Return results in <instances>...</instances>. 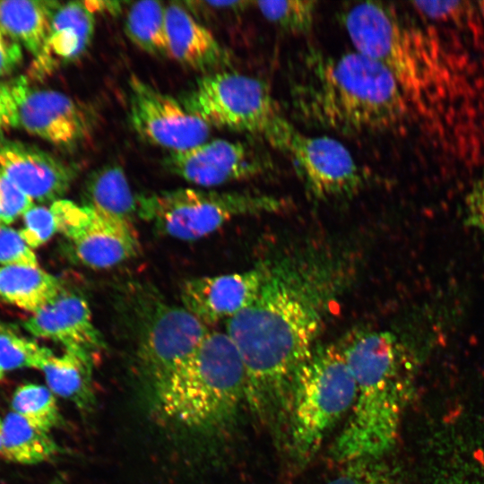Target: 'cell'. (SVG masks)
Segmentation results:
<instances>
[{
  "label": "cell",
  "mask_w": 484,
  "mask_h": 484,
  "mask_svg": "<svg viewBox=\"0 0 484 484\" xmlns=\"http://www.w3.org/2000/svg\"><path fill=\"white\" fill-rule=\"evenodd\" d=\"M309 287L295 271L270 268L254 301L227 321L246 370L245 400L263 419L286 415L294 378L315 347L321 314Z\"/></svg>",
  "instance_id": "obj_1"
},
{
  "label": "cell",
  "mask_w": 484,
  "mask_h": 484,
  "mask_svg": "<svg viewBox=\"0 0 484 484\" xmlns=\"http://www.w3.org/2000/svg\"><path fill=\"white\" fill-rule=\"evenodd\" d=\"M291 98L307 121L346 134L390 128L407 111L391 72L356 50L338 56L309 50L292 80Z\"/></svg>",
  "instance_id": "obj_2"
},
{
  "label": "cell",
  "mask_w": 484,
  "mask_h": 484,
  "mask_svg": "<svg viewBox=\"0 0 484 484\" xmlns=\"http://www.w3.org/2000/svg\"><path fill=\"white\" fill-rule=\"evenodd\" d=\"M339 345L354 376L356 396L331 453L347 463L376 459L398 436L410 352L389 331L352 332Z\"/></svg>",
  "instance_id": "obj_3"
},
{
  "label": "cell",
  "mask_w": 484,
  "mask_h": 484,
  "mask_svg": "<svg viewBox=\"0 0 484 484\" xmlns=\"http://www.w3.org/2000/svg\"><path fill=\"white\" fill-rule=\"evenodd\" d=\"M241 357L222 332H209L192 355L152 387L154 408L164 421L194 433L225 426L246 398Z\"/></svg>",
  "instance_id": "obj_4"
},
{
  "label": "cell",
  "mask_w": 484,
  "mask_h": 484,
  "mask_svg": "<svg viewBox=\"0 0 484 484\" xmlns=\"http://www.w3.org/2000/svg\"><path fill=\"white\" fill-rule=\"evenodd\" d=\"M355 396L354 376L340 345L315 346L294 378L286 411L290 447L298 459L318 450Z\"/></svg>",
  "instance_id": "obj_5"
},
{
  "label": "cell",
  "mask_w": 484,
  "mask_h": 484,
  "mask_svg": "<svg viewBox=\"0 0 484 484\" xmlns=\"http://www.w3.org/2000/svg\"><path fill=\"white\" fill-rule=\"evenodd\" d=\"M138 215L162 234L195 240L237 216L272 213L287 207L284 199L267 194L179 188L137 196Z\"/></svg>",
  "instance_id": "obj_6"
},
{
  "label": "cell",
  "mask_w": 484,
  "mask_h": 484,
  "mask_svg": "<svg viewBox=\"0 0 484 484\" xmlns=\"http://www.w3.org/2000/svg\"><path fill=\"white\" fill-rule=\"evenodd\" d=\"M179 100L211 128L260 135L269 143L287 121L262 81L233 72L203 74Z\"/></svg>",
  "instance_id": "obj_7"
},
{
  "label": "cell",
  "mask_w": 484,
  "mask_h": 484,
  "mask_svg": "<svg viewBox=\"0 0 484 484\" xmlns=\"http://www.w3.org/2000/svg\"><path fill=\"white\" fill-rule=\"evenodd\" d=\"M342 23L355 50L387 68L406 98L416 99L427 84V53L419 36L380 2L353 4Z\"/></svg>",
  "instance_id": "obj_8"
},
{
  "label": "cell",
  "mask_w": 484,
  "mask_h": 484,
  "mask_svg": "<svg viewBox=\"0 0 484 484\" xmlns=\"http://www.w3.org/2000/svg\"><path fill=\"white\" fill-rule=\"evenodd\" d=\"M271 145L291 159L307 189L317 199L348 197L364 184L362 169L336 139L306 135L288 121Z\"/></svg>",
  "instance_id": "obj_9"
},
{
  "label": "cell",
  "mask_w": 484,
  "mask_h": 484,
  "mask_svg": "<svg viewBox=\"0 0 484 484\" xmlns=\"http://www.w3.org/2000/svg\"><path fill=\"white\" fill-rule=\"evenodd\" d=\"M49 207L57 231L69 240L82 264L108 268L137 255L139 241L131 222L65 199Z\"/></svg>",
  "instance_id": "obj_10"
},
{
  "label": "cell",
  "mask_w": 484,
  "mask_h": 484,
  "mask_svg": "<svg viewBox=\"0 0 484 484\" xmlns=\"http://www.w3.org/2000/svg\"><path fill=\"white\" fill-rule=\"evenodd\" d=\"M147 308L139 331L137 355L153 387L192 355L210 330L185 307L157 301Z\"/></svg>",
  "instance_id": "obj_11"
},
{
  "label": "cell",
  "mask_w": 484,
  "mask_h": 484,
  "mask_svg": "<svg viewBox=\"0 0 484 484\" xmlns=\"http://www.w3.org/2000/svg\"><path fill=\"white\" fill-rule=\"evenodd\" d=\"M128 117L146 142L182 151L207 142L211 127L179 99L132 75L128 81Z\"/></svg>",
  "instance_id": "obj_12"
},
{
  "label": "cell",
  "mask_w": 484,
  "mask_h": 484,
  "mask_svg": "<svg viewBox=\"0 0 484 484\" xmlns=\"http://www.w3.org/2000/svg\"><path fill=\"white\" fill-rule=\"evenodd\" d=\"M19 127L55 145L73 148L89 139L93 115L83 104L53 90L36 89L20 77L10 83Z\"/></svg>",
  "instance_id": "obj_13"
},
{
  "label": "cell",
  "mask_w": 484,
  "mask_h": 484,
  "mask_svg": "<svg viewBox=\"0 0 484 484\" xmlns=\"http://www.w3.org/2000/svg\"><path fill=\"white\" fill-rule=\"evenodd\" d=\"M269 165L264 155L247 144L223 139L169 152L163 160V166L170 173L207 187L257 177Z\"/></svg>",
  "instance_id": "obj_14"
},
{
  "label": "cell",
  "mask_w": 484,
  "mask_h": 484,
  "mask_svg": "<svg viewBox=\"0 0 484 484\" xmlns=\"http://www.w3.org/2000/svg\"><path fill=\"white\" fill-rule=\"evenodd\" d=\"M0 169L33 201L62 199L79 169L53 154L17 140L0 138Z\"/></svg>",
  "instance_id": "obj_15"
},
{
  "label": "cell",
  "mask_w": 484,
  "mask_h": 484,
  "mask_svg": "<svg viewBox=\"0 0 484 484\" xmlns=\"http://www.w3.org/2000/svg\"><path fill=\"white\" fill-rule=\"evenodd\" d=\"M269 269L263 265L242 272L191 279L182 287L183 307L208 326L228 321L254 301Z\"/></svg>",
  "instance_id": "obj_16"
},
{
  "label": "cell",
  "mask_w": 484,
  "mask_h": 484,
  "mask_svg": "<svg viewBox=\"0 0 484 484\" xmlns=\"http://www.w3.org/2000/svg\"><path fill=\"white\" fill-rule=\"evenodd\" d=\"M22 325L31 335L60 342L65 349H78L91 354L104 347L86 299L64 290Z\"/></svg>",
  "instance_id": "obj_17"
},
{
  "label": "cell",
  "mask_w": 484,
  "mask_h": 484,
  "mask_svg": "<svg viewBox=\"0 0 484 484\" xmlns=\"http://www.w3.org/2000/svg\"><path fill=\"white\" fill-rule=\"evenodd\" d=\"M169 56L204 74L226 65V51L213 34L183 6H166Z\"/></svg>",
  "instance_id": "obj_18"
},
{
  "label": "cell",
  "mask_w": 484,
  "mask_h": 484,
  "mask_svg": "<svg viewBox=\"0 0 484 484\" xmlns=\"http://www.w3.org/2000/svg\"><path fill=\"white\" fill-rule=\"evenodd\" d=\"M94 30V13L85 2L60 4L53 16L45 50L37 58L39 69L52 66L54 57L66 62L80 57L89 48Z\"/></svg>",
  "instance_id": "obj_19"
},
{
  "label": "cell",
  "mask_w": 484,
  "mask_h": 484,
  "mask_svg": "<svg viewBox=\"0 0 484 484\" xmlns=\"http://www.w3.org/2000/svg\"><path fill=\"white\" fill-rule=\"evenodd\" d=\"M91 367V354L82 350L65 349L61 355L51 350L39 370L56 396L70 401L82 412H90L96 404Z\"/></svg>",
  "instance_id": "obj_20"
},
{
  "label": "cell",
  "mask_w": 484,
  "mask_h": 484,
  "mask_svg": "<svg viewBox=\"0 0 484 484\" xmlns=\"http://www.w3.org/2000/svg\"><path fill=\"white\" fill-rule=\"evenodd\" d=\"M59 6L56 1H0V30L39 58L45 50L52 19Z\"/></svg>",
  "instance_id": "obj_21"
},
{
  "label": "cell",
  "mask_w": 484,
  "mask_h": 484,
  "mask_svg": "<svg viewBox=\"0 0 484 484\" xmlns=\"http://www.w3.org/2000/svg\"><path fill=\"white\" fill-rule=\"evenodd\" d=\"M82 204L131 222L138 215L137 197L120 166L104 165L84 180Z\"/></svg>",
  "instance_id": "obj_22"
},
{
  "label": "cell",
  "mask_w": 484,
  "mask_h": 484,
  "mask_svg": "<svg viewBox=\"0 0 484 484\" xmlns=\"http://www.w3.org/2000/svg\"><path fill=\"white\" fill-rule=\"evenodd\" d=\"M59 280L39 266L0 267V298L34 314L62 291Z\"/></svg>",
  "instance_id": "obj_23"
},
{
  "label": "cell",
  "mask_w": 484,
  "mask_h": 484,
  "mask_svg": "<svg viewBox=\"0 0 484 484\" xmlns=\"http://www.w3.org/2000/svg\"><path fill=\"white\" fill-rule=\"evenodd\" d=\"M3 423V458L13 462L31 465L56 456L60 447L50 436L19 414L11 411Z\"/></svg>",
  "instance_id": "obj_24"
},
{
  "label": "cell",
  "mask_w": 484,
  "mask_h": 484,
  "mask_svg": "<svg viewBox=\"0 0 484 484\" xmlns=\"http://www.w3.org/2000/svg\"><path fill=\"white\" fill-rule=\"evenodd\" d=\"M125 29L127 38L143 51L155 56H169L163 3H134L127 13Z\"/></svg>",
  "instance_id": "obj_25"
},
{
  "label": "cell",
  "mask_w": 484,
  "mask_h": 484,
  "mask_svg": "<svg viewBox=\"0 0 484 484\" xmlns=\"http://www.w3.org/2000/svg\"><path fill=\"white\" fill-rule=\"evenodd\" d=\"M11 406L12 411L47 432L63 423L56 395L48 386L33 383L19 385Z\"/></svg>",
  "instance_id": "obj_26"
},
{
  "label": "cell",
  "mask_w": 484,
  "mask_h": 484,
  "mask_svg": "<svg viewBox=\"0 0 484 484\" xmlns=\"http://www.w3.org/2000/svg\"><path fill=\"white\" fill-rule=\"evenodd\" d=\"M50 352L12 324L0 322V365L5 371L22 367L39 370Z\"/></svg>",
  "instance_id": "obj_27"
},
{
  "label": "cell",
  "mask_w": 484,
  "mask_h": 484,
  "mask_svg": "<svg viewBox=\"0 0 484 484\" xmlns=\"http://www.w3.org/2000/svg\"><path fill=\"white\" fill-rule=\"evenodd\" d=\"M253 4L266 20L289 33L305 34L313 27L315 1H257Z\"/></svg>",
  "instance_id": "obj_28"
},
{
  "label": "cell",
  "mask_w": 484,
  "mask_h": 484,
  "mask_svg": "<svg viewBox=\"0 0 484 484\" xmlns=\"http://www.w3.org/2000/svg\"><path fill=\"white\" fill-rule=\"evenodd\" d=\"M326 484H401L376 459L348 462V465Z\"/></svg>",
  "instance_id": "obj_29"
},
{
  "label": "cell",
  "mask_w": 484,
  "mask_h": 484,
  "mask_svg": "<svg viewBox=\"0 0 484 484\" xmlns=\"http://www.w3.org/2000/svg\"><path fill=\"white\" fill-rule=\"evenodd\" d=\"M56 231V219L50 207L34 204L23 215V227L19 233L34 249L48 241Z\"/></svg>",
  "instance_id": "obj_30"
},
{
  "label": "cell",
  "mask_w": 484,
  "mask_h": 484,
  "mask_svg": "<svg viewBox=\"0 0 484 484\" xmlns=\"http://www.w3.org/2000/svg\"><path fill=\"white\" fill-rule=\"evenodd\" d=\"M0 264L3 266H39L33 249L22 238L19 231L0 226Z\"/></svg>",
  "instance_id": "obj_31"
},
{
  "label": "cell",
  "mask_w": 484,
  "mask_h": 484,
  "mask_svg": "<svg viewBox=\"0 0 484 484\" xmlns=\"http://www.w3.org/2000/svg\"><path fill=\"white\" fill-rule=\"evenodd\" d=\"M34 201L0 169V211L4 225L24 215Z\"/></svg>",
  "instance_id": "obj_32"
},
{
  "label": "cell",
  "mask_w": 484,
  "mask_h": 484,
  "mask_svg": "<svg viewBox=\"0 0 484 484\" xmlns=\"http://www.w3.org/2000/svg\"><path fill=\"white\" fill-rule=\"evenodd\" d=\"M464 220L468 226L484 233V176L466 198Z\"/></svg>",
  "instance_id": "obj_33"
},
{
  "label": "cell",
  "mask_w": 484,
  "mask_h": 484,
  "mask_svg": "<svg viewBox=\"0 0 484 484\" xmlns=\"http://www.w3.org/2000/svg\"><path fill=\"white\" fill-rule=\"evenodd\" d=\"M22 46L0 30V77L10 74L22 61Z\"/></svg>",
  "instance_id": "obj_34"
},
{
  "label": "cell",
  "mask_w": 484,
  "mask_h": 484,
  "mask_svg": "<svg viewBox=\"0 0 484 484\" xmlns=\"http://www.w3.org/2000/svg\"><path fill=\"white\" fill-rule=\"evenodd\" d=\"M19 127L17 106L11 86L0 82V132Z\"/></svg>",
  "instance_id": "obj_35"
},
{
  "label": "cell",
  "mask_w": 484,
  "mask_h": 484,
  "mask_svg": "<svg viewBox=\"0 0 484 484\" xmlns=\"http://www.w3.org/2000/svg\"><path fill=\"white\" fill-rule=\"evenodd\" d=\"M201 4L205 5L206 7L213 9H243L246 8L248 4H252V2L246 1H208V2H199Z\"/></svg>",
  "instance_id": "obj_36"
},
{
  "label": "cell",
  "mask_w": 484,
  "mask_h": 484,
  "mask_svg": "<svg viewBox=\"0 0 484 484\" xmlns=\"http://www.w3.org/2000/svg\"><path fill=\"white\" fill-rule=\"evenodd\" d=\"M0 457L3 458V423L0 419Z\"/></svg>",
  "instance_id": "obj_37"
},
{
  "label": "cell",
  "mask_w": 484,
  "mask_h": 484,
  "mask_svg": "<svg viewBox=\"0 0 484 484\" xmlns=\"http://www.w3.org/2000/svg\"><path fill=\"white\" fill-rule=\"evenodd\" d=\"M64 479L62 476L56 477L49 484H64Z\"/></svg>",
  "instance_id": "obj_38"
},
{
  "label": "cell",
  "mask_w": 484,
  "mask_h": 484,
  "mask_svg": "<svg viewBox=\"0 0 484 484\" xmlns=\"http://www.w3.org/2000/svg\"><path fill=\"white\" fill-rule=\"evenodd\" d=\"M5 370L3 368V367L0 365V381L4 379L5 375Z\"/></svg>",
  "instance_id": "obj_39"
},
{
  "label": "cell",
  "mask_w": 484,
  "mask_h": 484,
  "mask_svg": "<svg viewBox=\"0 0 484 484\" xmlns=\"http://www.w3.org/2000/svg\"><path fill=\"white\" fill-rule=\"evenodd\" d=\"M3 225V220H2V214H1V211H0V226Z\"/></svg>",
  "instance_id": "obj_40"
}]
</instances>
